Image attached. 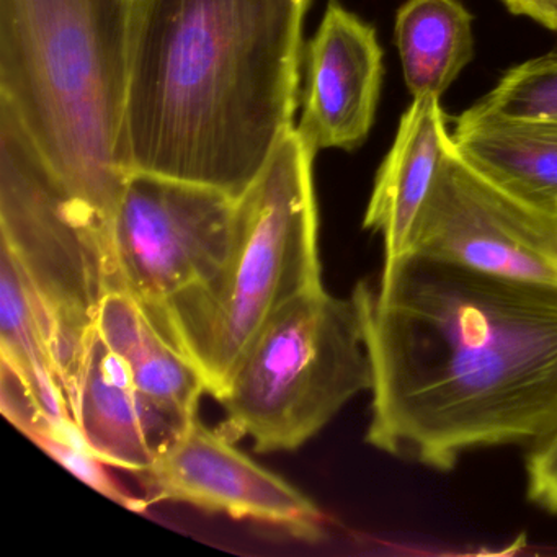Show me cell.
Wrapping results in <instances>:
<instances>
[{"instance_id": "6da1fadb", "label": "cell", "mask_w": 557, "mask_h": 557, "mask_svg": "<svg viewBox=\"0 0 557 557\" xmlns=\"http://www.w3.org/2000/svg\"><path fill=\"white\" fill-rule=\"evenodd\" d=\"M354 299L370 355L367 443L435 471L557 430V288L416 253Z\"/></svg>"}, {"instance_id": "7a4b0ae2", "label": "cell", "mask_w": 557, "mask_h": 557, "mask_svg": "<svg viewBox=\"0 0 557 557\" xmlns=\"http://www.w3.org/2000/svg\"><path fill=\"white\" fill-rule=\"evenodd\" d=\"M309 0H129V172L240 197L292 132Z\"/></svg>"}, {"instance_id": "3957f363", "label": "cell", "mask_w": 557, "mask_h": 557, "mask_svg": "<svg viewBox=\"0 0 557 557\" xmlns=\"http://www.w3.org/2000/svg\"><path fill=\"white\" fill-rule=\"evenodd\" d=\"M129 0H0V103L110 236L126 178Z\"/></svg>"}, {"instance_id": "277c9868", "label": "cell", "mask_w": 557, "mask_h": 557, "mask_svg": "<svg viewBox=\"0 0 557 557\" xmlns=\"http://www.w3.org/2000/svg\"><path fill=\"white\" fill-rule=\"evenodd\" d=\"M314 159L293 128L239 197L236 240L223 272L175 298L154 322L197 367L214 399L270 319L324 288Z\"/></svg>"}, {"instance_id": "5b68a950", "label": "cell", "mask_w": 557, "mask_h": 557, "mask_svg": "<svg viewBox=\"0 0 557 557\" xmlns=\"http://www.w3.org/2000/svg\"><path fill=\"white\" fill-rule=\"evenodd\" d=\"M370 355L354 296L315 289L270 319L218 397L221 432L259 453L295 451L371 389Z\"/></svg>"}, {"instance_id": "8992f818", "label": "cell", "mask_w": 557, "mask_h": 557, "mask_svg": "<svg viewBox=\"0 0 557 557\" xmlns=\"http://www.w3.org/2000/svg\"><path fill=\"white\" fill-rule=\"evenodd\" d=\"M109 234L74 203L0 103V247L24 270L50 315L64 393L109 289Z\"/></svg>"}, {"instance_id": "52a82bcc", "label": "cell", "mask_w": 557, "mask_h": 557, "mask_svg": "<svg viewBox=\"0 0 557 557\" xmlns=\"http://www.w3.org/2000/svg\"><path fill=\"white\" fill-rule=\"evenodd\" d=\"M239 197L208 185L136 172L110 224L109 286L152 322L178 296L213 282L230 260Z\"/></svg>"}, {"instance_id": "ba28073f", "label": "cell", "mask_w": 557, "mask_h": 557, "mask_svg": "<svg viewBox=\"0 0 557 557\" xmlns=\"http://www.w3.org/2000/svg\"><path fill=\"white\" fill-rule=\"evenodd\" d=\"M407 252L557 288V210L521 200L482 175L451 138Z\"/></svg>"}, {"instance_id": "9c48e42d", "label": "cell", "mask_w": 557, "mask_h": 557, "mask_svg": "<svg viewBox=\"0 0 557 557\" xmlns=\"http://www.w3.org/2000/svg\"><path fill=\"white\" fill-rule=\"evenodd\" d=\"M146 504L175 502L273 528L295 540L325 536L321 508L295 485L240 451L220 429L195 419L138 472Z\"/></svg>"}, {"instance_id": "30bf717a", "label": "cell", "mask_w": 557, "mask_h": 557, "mask_svg": "<svg viewBox=\"0 0 557 557\" xmlns=\"http://www.w3.org/2000/svg\"><path fill=\"white\" fill-rule=\"evenodd\" d=\"M306 84L296 133L318 156L355 151L373 128L383 86V48L363 18L331 0L305 53Z\"/></svg>"}, {"instance_id": "8fae6325", "label": "cell", "mask_w": 557, "mask_h": 557, "mask_svg": "<svg viewBox=\"0 0 557 557\" xmlns=\"http://www.w3.org/2000/svg\"><path fill=\"white\" fill-rule=\"evenodd\" d=\"M71 417L94 455L113 468L145 471L188 425L156 406L136 386L125 361L96 325L66 387Z\"/></svg>"}, {"instance_id": "7c38bea8", "label": "cell", "mask_w": 557, "mask_h": 557, "mask_svg": "<svg viewBox=\"0 0 557 557\" xmlns=\"http://www.w3.org/2000/svg\"><path fill=\"white\" fill-rule=\"evenodd\" d=\"M449 145L451 129L440 97L412 99L377 169L363 218L364 230L383 239L384 260L407 252L417 218Z\"/></svg>"}, {"instance_id": "4fadbf2b", "label": "cell", "mask_w": 557, "mask_h": 557, "mask_svg": "<svg viewBox=\"0 0 557 557\" xmlns=\"http://www.w3.org/2000/svg\"><path fill=\"white\" fill-rule=\"evenodd\" d=\"M456 151L521 200L557 210V120L471 109L455 120Z\"/></svg>"}, {"instance_id": "5bb4252c", "label": "cell", "mask_w": 557, "mask_h": 557, "mask_svg": "<svg viewBox=\"0 0 557 557\" xmlns=\"http://www.w3.org/2000/svg\"><path fill=\"white\" fill-rule=\"evenodd\" d=\"M94 325L149 400L184 425L197 419L201 396L208 394L203 376L125 289L103 293Z\"/></svg>"}, {"instance_id": "9a60e30c", "label": "cell", "mask_w": 557, "mask_h": 557, "mask_svg": "<svg viewBox=\"0 0 557 557\" xmlns=\"http://www.w3.org/2000/svg\"><path fill=\"white\" fill-rule=\"evenodd\" d=\"M0 367L17 381L38 412L24 435L48 423L74 422L54 357L44 302L9 250L0 247Z\"/></svg>"}, {"instance_id": "2e32d148", "label": "cell", "mask_w": 557, "mask_h": 557, "mask_svg": "<svg viewBox=\"0 0 557 557\" xmlns=\"http://www.w3.org/2000/svg\"><path fill=\"white\" fill-rule=\"evenodd\" d=\"M394 41L410 97L442 99L474 58L471 12L459 0H407Z\"/></svg>"}, {"instance_id": "e0dca14e", "label": "cell", "mask_w": 557, "mask_h": 557, "mask_svg": "<svg viewBox=\"0 0 557 557\" xmlns=\"http://www.w3.org/2000/svg\"><path fill=\"white\" fill-rule=\"evenodd\" d=\"M472 107L495 115L557 120V50L511 67Z\"/></svg>"}, {"instance_id": "ac0fdd59", "label": "cell", "mask_w": 557, "mask_h": 557, "mask_svg": "<svg viewBox=\"0 0 557 557\" xmlns=\"http://www.w3.org/2000/svg\"><path fill=\"white\" fill-rule=\"evenodd\" d=\"M28 438L40 446L58 465L76 475L84 484L103 497L132 511H145L149 507L145 498L135 497L107 471V462L90 451L77 430L76 423H50L44 429L28 433Z\"/></svg>"}, {"instance_id": "d6986e66", "label": "cell", "mask_w": 557, "mask_h": 557, "mask_svg": "<svg viewBox=\"0 0 557 557\" xmlns=\"http://www.w3.org/2000/svg\"><path fill=\"white\" fill-rule=\"evenodd\" d=\"M528 498L549 513H557V430L528 448Z\"/></svg>"}, {"instance_id": "ffe728a7", "label": "cell", "mask_w": 557, "mask_h": 557, "mask_svg": "<svg viewBox=\"0 0 557 557\" xmlns=\"http://www.w3.org/2000/svg\"><path fill=\"white\" fill-rule=\"evenodd\" d=\"M510 14L531 18L557 34V0H502Z\"/></svg>"}]
</instances>
